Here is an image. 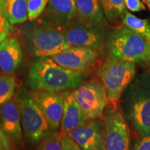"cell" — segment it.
I'll use <instances>...</instances> for the list:
<instances>
[{
	"label": "cell",
	"mask_w": 150,
	"mask_h": 150,
	"mask_svg": "<svg viewBox=\"0 0 150 150\" xmlns=\"http://www.w3.org/2000/svg\"><path fill=\"white\" fill-rule=\"evenodd\" d=\"M136 63L108 57L99 67L98 76L107 91L108 102L117 104L122 95L134 79Z\"/></svg>",
	"instance_id": "obj_5"
},
{
	"label": "cell",
	"mask_w": 150,
	"mask_h": 150,
	"mask_svg": "<svg viewBox=\"0 0 150 150\" xmlns=\"http://www.w3.org/2000/svg\"><path fill=\"white\" fill-rule=\"evenodd\" d=\"M85 79V71L67 69L46 56L37 57L31 61L25 83L32 91L60 93L76 89Z\"/></svg>",
	"instance_id": "obj_1"
},
{
	"label": "cell",
	"mask_w": 150,
	"mask_h": 150,
	"mask_svg": "<svg viewBox=\"0 0 150 150\" xmlns=\"http://www.w3.org/2000/svg\"><path fill=\"white\" fill-rule=\"evenodd\" d=\"M76 19L87 25L102 27L106 24L101 0H74Z\"/></svg>",
	"instance_id": "obj_17"
},
{
	"label": "cell",
	"mask_w": 150,
	"mask_h": 150,
	"mask_svg": "<svg viewBox=\"0 0 150 150\" xmlns=\"http://www.w3.org/2000/svg\"><path fill=\"white\" fill-rule=\"evenodd\" d=\"M0 127L19 150L24 148L19 104L15 97L0 106Z\"/></svg>",
	"instance_id": "obj_11"
},
{
	"label": "cell",
	"mask_w": 150,
	"mask_h": 150,
	"mask_svg": "<svg viewBox=\"0 0 150 150\" xmlns=\"http://www.w3.org/2000/svg\"><path fill=\"white\" fill-rule=\"evenodd\" d=\"M128 117L140 137L150 136V94H140L133 98Z\"/></svg>",
	"instance_id": "obj_14"
},
{
	"label": "cell",
	"mask_w": 150,
	"mask_h": 150,
	"mask_svg": "<svg viewBox=\"0 0 150 150\" xmlns=\"http://www.w3.org/2000/svg\"><path fill=\"white\" fill-rule=\"evenodd\" d=\"M76 13L74 0H48L45 9L36 20L63 31L74 20Z\"/></svg>",
	"instance_id": "obj_10"
},
{
	"label": "cell",
	"mask_w": 150,
	"mask_h": 150,
	"mask_svg": "<svg viewBox=\"0 0 150 150\" xmlns=\"http://www.w3.org/2000/svg\"><path fill=\"white\" fill-rule=\"evenodd\" d=\"M61 142L63 150H83L70 136H61Z\"/></svg>",
	"instance_id": "obj_26"
},
{
	"label": "cell",
	"mask_w": 150,
	"mask_h": 150,
	"mask_svg": "<svg viewBox=\"0 0 150 150\" xmlns=\"http://www.w3.org/2000/svg\"><path fill=\"white\" fill-rule=\"evenodd\" d=\"M63 33L71 47L90 48L97 52L102 50L108 41L102 27L87 25L76 18L63 30Z\"/></svg>",
	"instance_id": "obj_8"
},
{
	"label": "cell",
	"mask_w": 150,
	"mask_h": 150,
	"mask_svg": "<svg viewBox=\"0 0 150 150\" xmlns=\"http://www.w3.org/2000/svg\"><path fill=\"white\" fill-rule=\"evenodd\" d=\"M108 56L136 64L146 63L150 56V41L122 25L110 38Z\"/></svg>",
	"instance_id": "obj_4"
},
{
	"label": "cell",
	"mask_w": 150,
	"mask_h": 150,
	"mask_svg": "<svg viewBox=\"0 0 150 150\" xmlns=\"http://www.w3.org/2000/svg\"><path fill=\"white\" fill-rule=\"evenodd\" d=\"M16 91V78L13 74L0 76V106L14 97Z\"/></svg>",
	"instance_id": "obj_21"
},
{
	"label": "cell",
	"mask_w": 150,
	"mask_h": 150,
	"mask_svg": "<svg viewBox=\"0 0 150 150\" xmlns=\"http://www.w3.org/2000/svg\"><path fill=\"white\" fill-rule=\"evenodd\" d=\"M5 9L7 18L12 25L29 20L27 0H5Z\"/></svg>",
	"instance_id": "obj_18"
},
{
	"label": "cell",
	"mask_w": 150,
	"mask_h": 150,
	"mask_svg": "<svg viewBox=\"0 0 150 150\" xmlns=\"http://www.w3.org/2000/svg\"><path fill=\"white\" fill-rule=\"evenodd\" d=\"M74 97L89 120L102 118L108 103V94L99 79L84 81L74 89Z\"/></svg>",
	"instance_id": "obj_6"
},
{
	"label": "cell",
	"mask_w": 150,
	"mask_h": 150,
	"mask_svg": "<svg viewBox=\"0 0 150 150\" xmlns=\"http://www.w3.org/2000/svg\"><path fill=\"white\" fill-rule=\"evenodd\" d=\"M98 55L99 52L93 49L70 47L51 58L57 64L67 69L86 71L95 63Z\"/></svg>",
	"instance_id": "obj_13"
},
{
	"label": "cell",
	"mask_w": 150,
	"mask_h": 150,
	"mask_svg": "<svg viewBox=\"0 0 150 150\" xmlns=\"http://www.w3.org/2000/svg\"><path fill=\"white\" fill-rule=\"evenodd\" d=\"M125 1L127 8L133 12H139L145 9L140 0H125Z\"/></svg>",
	"instance_id": "obj_28"
},
{
	"label": "cell",
	"mask_w": 150,
	"mask_h": 150,
	"mask_svg": "<svg viewBox=\"0 0 150 150\" xmlns=\"http://www.w3.org/2000/svg\"><path fill=\"white\" fill-rule=\"evenodd\" d=\"M131 150H150V136L140 137L136 140Z\"/></svg>",
	"instance_id": "obj_27"
},
{
	"label": "cell",
	"mask_w": 150,
	"mask_h": 150,
	"mask_svg": "<svg viewBox=\"0 0 150 150\" xmlns=\"http://www.w3.org/2000/svg\"><path fill=\"white\" fill-rule=\"evenodd\" d=\"M23 60V51L16 37H8L0 42V71L5 74H13Z\"/></svg>",
	"instance_id": "obj_16"
},
{
	"label": "cell",
	"mask_w": 150,
	"mask_h": 150,
	"mask_svg": "<svg viewBox=\"0 0 150 150\" xmlns=\"http://www.w3.org/2000/svg\"><path fill=\"white\" fill-rule=\"evenodd\" d=\"M30 93L52 129H58L61 125L64 110L63 92L31 91Z\"/></svg>",
	"instance_id": "obj_12"
},
{
	"label": "cell",
	"mask_w": 150,
	"mask_h": 150,
	"mask_svg": "<svg viewBox=\"0 0 150 150\" xmlns=\"http://www.w3.org/2000/svg\"><path fill=\"white\" fill-rule=\"evenodd\" d=\"M105 18L108 22H118L122 20L127 11L125 0H101Z\"/></svg>",
	"instance_id": "obj_20"
},
{
	"label": "cell",
	"mask_w": 150,
	"mask_h": 150,
	"mask_svg": "<svg viewBox=\"0 0 150 150\" xmlns=\"http://www.w3.org/2000/svg\"><path fill=\"white\" fill-rule=\"evenodd\" d=\"M146 64L147 65L148 68H149V72H150V56L149 57V59H147V62H146Z\"/></svg>",
	"instance_id": "obj_29"
},
{
	"label": "cell",
	"mask_w": 150,
	"mask_h": 150,
	"mask_svg": "<svg viewBox=\"0 0 150 150\" xmlns=\"http://www.w3.org/2000/svg\"><path fill=\"white\" fill-rule=\"evenodd\" d=\"M0 150H19L0 127Z\"/></svg>",
	"instance_id": "obj_25"
},
{
	"label": "cell",
	"mask_w": 150,
	"mask_h": 150,
	"mask_svg": "<svg viewBox=\"0 0 150 150\" xmlns=\"http://www.w3.org/2000/svg\"><path fill=\"white\" fill-rule=\"evenodd\" d=\"M14 97L20 106L24 139L30 145H38L53 129L24 86L16 89Z\"/></svg>",
	"instance_id": "obj_3"
},
{
	"label": "cell",
	"mask_w": 150,
	"mask_h": 150,
	"mask_svg": "<svg viewBox=\"0 0 150 150\" xmlns=\"http://www.w3.org/2000/svg\"><path fill=\"white\" fill-rule=\"evenodd\" d=\"M48 0H27L28 18L31 22L35 21L45 9Z\"/></svg>",
	"instance_id": "obj_23"
},
{
	"label": "cell",
	"mask_w": 150,
	"mask_h": 150,
	"mask_svg": "<svg viewBox=\"0 0 150 150\" xmlns=\"http://www.w3.org/2000/svg\"><path fill=\"white\" fill-rule=\"evenodd\" d=\"M104 119L88 120L85 124L68 133L83 150H106Z\"/></svg>",
	"instance_id": "obj_9"
},
{
	"label": "cell",
	"mask_w": 150,
	"mask_h": 150,
	"mask_svg": "<svg viewBox=\"0 0 150 150\" xmlns=\"http://www.w3.org/2000/svg\"><path fill=\"white\" fill-rule=\"evenodd\" d=\"M145 2L147 4L148 6H149V7L150 8V0H145Z\"/></svg>",
	"instance_id": "obj_30"
},
{
	"label": "cell",
	"mask_w": 150,
	"mask_h": 150,
	"mask_svg": "<svg viewBox=\"0 0 150 150\" xmlns=\"http://www.w3.org/2000/svg\"><path fill=\"white\" fill-rule=\"evenodd\" d=\"M122 22L123 25L150 41V22L147 19L138 18L127 11Z\"/></svg>",
	"instance_id": "obj_19"
},
{
	"label": "cell",
	"mask_w": 150,
	"mask_h": 150,
	"mask_svg": "<svg viewBox=\"0 0 150 150\" xmlns=\"http://www.w3.org/2000/svg\"><path fill=\"white\" fill-rule=\"evenodd\" d=\"M20 32L28 52L35 58L51 57L71 47L63 31L38 22L24 26Z\"/></svg>",
	"instance_id": "obj_2"
},
{
	"label": "cell",
	"mask_w": 150,
	"mask_h": 150,
	"mask_svg": "<svg viewBox=\"0 0 150 150\" xmlns=\"http://www.w3.org/2000/svg\"><path fill=\"white\" fill-rule=\"evenodd\" d=\"M12 31V24L6 14L5 0H0V42L9 37Z\"/></svg>",
	"instance_id": "obj_24"
},
{
	"label": "cell",
	"mask_w": 150,
	"mask_h": 150,
	"mask_svg": "<svg viewBox=\"0 0 150 150\" xmlns=\"http://www.w3.org/2000/svg\"><path fill=\"white\" fill-rule=\"evenodd\" d=\"M64 110L60 125V134L65 136L73 129L78 128L88 120L74 97V91H63Z\"/></svg>",
	"instance_id": "obj_15"
},
{
	"label": "cell",
	"mask_w": 150,
	"mask_h": 150,
	"mask_svg": "<svg viewBox=\"0 0 150 150\" xmlns=\"http://www.w3.org/2000/svg\"><path fill=\"white\" fill-rule=\"evenodd\" d=\"M38 150H63L61 142V134L58 129H53L40 142Z\"/></svg>",
	"instance_id": "obj_22"
},
{
	"label": "cell",
	"mask_w": 150,
	"mask_h": 150,
	"mask_svg": "<svg viewBox=\"0 0 150 150\" xmlns=\"http://www.w3.org/2000/svg\"><path fill=\"white\" fill-rule=\"evenodd\" d=\"M106 150H129L130 130L117 104L108 102L103 115Z\"/></svg>",
	"instance_id": "obj_7"
}]
</instances>
